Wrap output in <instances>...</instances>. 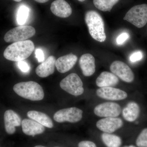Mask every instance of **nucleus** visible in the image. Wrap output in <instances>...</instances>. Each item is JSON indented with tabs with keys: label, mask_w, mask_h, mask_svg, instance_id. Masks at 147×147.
Returning a JSON list of instances; mask_svg holds the SVG:
<instances>
[{
	"label": "nucleus",
	"mask_w": 147,
	"mask_h": 147,
	"mask_svg": "<svg viewBox=\"0 0 147 147\" xmlns=\"http://www.w3.org/2000/svg\"><path fill=\"white\" fill-rule=\"evenodd\" d=\"M29 13L30 9L27 6L21 5L19 7L16 17L18 25L23 26L26 24L29 16Z\"/></svg>",
	"instance_id": "5701e85b"
},
{
	"label": "nucleus",
	"mask_w": 147,
	"mask_h": 147,
	"mask_svg": "<svg viewBox=\"0 0 147 147\" xmlns=\"http://www.w3.org/2000/svg\"><path fill=\"white\" fill-rule=\"evenodd\" d=\"M83 111L76 107L65 108L56 112L54 115V120L57 122H65L75 123L79 121L83 117Z\"/></svg>",
	"instance_id": "0eeeda50"
},
{
	"label": "nucleus",
	"mask_w": 147,
	"mask_h": 147,
	"mask_svg": "<svg viewBox=\"0 0 147 147\" xmlns=\"http://www.w3.org/2000/svg\"><path fill=\"white\" fill-rule=\"evenodd\" d=\"M56 61V58L54 56H50L36 67L37 75L41 78H45L53 74L55 71Z\"/></svg>",
	"instance_id": "f3484780"
},
{
	"label": "nucleus",
	"mask_w": 147,
	"mask_h": 147,
	"mask_svg": "<svg viewBox=\"0 0 147 147\" xmlns=\"http://www.w3.org/2000/svg\"><path fill=\"white\" fill-rule=\"evenodd\" d=\"M137 147H147V128L144 129L140 132L135 142Z\"/></svg>",
	"instance_id": "b1692460"
},
{
	"label": "nucleus",
	"mask_w": 147,
	"mask_h": 147,
	"mask_svg": "<svg viewBox=\"0 0 147 147\" xmlns=\"http://www.w3.org/2000/svg\"><path fill=\"white\" fill-rule=\"evenodd\" d=\"M123 19L137 28H143L147 23V5L143 4L131 7Z\"/></svg>",
	"instance_id": "20e7f679"
},
{
	"label": "nucleus",
	"mask_w": 147,
	"mask_h": 147,
	"mask_svg": "<svg viewBox=\"0 0 147 147\" xmlns=\"http://www.w3.org/2000/svg\"><path fill=\"white\" fill-rule=\"evenodd\" d=\"M34 43L30 40L13 42L6 48L4 57L8 60L18 62L28 58L34 49Z\"/></svg>",
	"instance_id": "f257e3e1"
},
{
	"label": "nucleus",
	"mask_w": 147,
	"mask_h": 147,
	"mask_svg": "<svg viewBox=\"0 0 147 147\" xmlns=\"http://www.w3.org/2000/svg\"><path fill=\"white\" fill-rule=\"evenodd\" d=\"M5 127L7 133L10 135L15 133L16 127L20 126L22 123L20 116L11 110H7L4 115Z\"/></svg>",
	"instance_id": "f8f14e48"
},
{
	"label": "nucleus",
	"mask_w": 147,
	"mask_h": 147,
	"mask_svg": "<svg viewBox=\"0 0 147 147\" xmlns=\"http://www.w3.org/2000/svg\"><path fill=\"white\" fill-rule=\"evenodd\" d=\"M62 89L74 96L84 93V89L82 79L76 73H71L63 79L60 83Z\"/></svg>",
	"instance_id": "39448f33"
},
{
	"label": "nucleus",
	"mask_w": 147,
	"mask_h": 147,
	"mask_svg": "<svg viewBox=\"0 0 147 147\" xmlns=\"http://www.w3.org/2000/svg\"><path fill=\"white\" fill-rule=\"evenodd\" d=\"M14 1L17 2H19L21 1L22 0H13Z\"/></svg>",
	"instance_id": "2f4dec72"
},
{
	"label": "nucleus",
	"mask_w": 147,
	"mask_h": 147,
	"mask_svg": "<svg viewBox=\"0 0 147 147\" xmlns=\"http://www.w3.org/2000/svg\"><path fill=\"white\" fill-rule=\"evenodd\" d=\"M79 64L84 76H90L94 73L96 65L95 59L92 55L90 54L82 55L79 59Z\"/></svg>",
	"instance_id": "dca6fc26"
},
{
	"label": "nucleus",
	"mask_w": 147,
	"mask_h": 147,
	"mask_svg": "<svg viewBox=\"0 0 147 147\" xmlns=\"http://www.w3.org/2000/svg\"><path fill=\"white\" fill-rule=\"evenodd\" d=\"M78 1H79L80 2H84L85 0H78Z\"/></svg>",
	"instance_id": "473e14b6"
},
{
	"label": "nucleus",
	"mask_w": 147,
	"mask_h": 147,
	"mask_svg": "<svg viewBox=\"0 0 147 147\" xmlns=\"http://www.w3.org/2000/svg\"><path fill=\"white\" fill-rule=\"evenodd\" d=\"M110 69L112 73L126 83H131L134 81L133 71L128 65L123 62L115 61L111 64Z\"/></svg>",
	"instance_id": "6e6552de"
},
{
	"label": "nucleus",
	"mask_w": 147,
	"mask_h": 147,
	"mask_svg": "<svg viewBox=\"0 0 147 147\" xmlns=\"http://www.w3.org/2000/svg\"><path fill=\"white\" fill-rule=\"evenodd\" d=\"M100 142L104 147L122 146V139L117 134L102 132L100 134Z\"/></svg>",
	"instance_id": "6ab92c4d"
},
{
	"label": "nucleus",
	"mask_w": 147,
	"mask_h": 147,
	"mask_svg": "<svg viewBox=\"0 0 147 147\" xmlns=\"http://www.w3.org/2000/svg\"><path fill=\"white\" fill-rule=\"evenodd\" d=\"M33 147H47L46 146H43V145H36V146H34Z\"/></svg>",
	"instance_id": "7c9ffc66"
},
{
	"label": "nucleus",
	"mask_w": 147,
	"mask_h": 147,
	"mask_svg": "<svg viewBox=\"0 0 147 147\" xmlns=\"http://www.w3.org/2000/svg\"><path fill=\"white\" fill-rule=\"evenodd\" d=\"M50 9L55 16L61 18H67L71 15L72 9L65 0H56L51 4Z\"/></svg>",
	"instance_id": "2eb2a0df"
},
{
	"label": "nucleus",
	"mask_w": 147,
	"mask_h": 147,
	"mask_svg": "<svg viewBox=\"0 0 147 147\" xmlns=\"http://www.w3.org/2000/svg\"><path fill=\"white\" fill-rule=\"evenodd\" d=\"M119 0H93L96 8L102 11H110Z\"/></svg>",
	"instance_id": "4be33fe9"
},
{
	"label": "nucleus",
	"mask_w": 147,
	"mask_h": 147,
	"mask_svg": "<svg viewBox=\"0 0 147 147\" xmlns=\"http://www.w3.org/2000/svg\"><path fill=\"white\" fill-rule=\"evenodd\" d=\"M36 57L37 59L38 62H43L45 59L44 53L41 49L37 48L35 51Z\"/></svg>",
	"instance_id": "cd10ccee"
},
{
	"label": "nucleus",
	"mask_w": 147,
	"mask_h": 147,
	"mask_svg": "<svg viewBox=\"0 0 147 147\" xmlns=\"http://www.w3.org/2000/svg\"><path fill=\"white\" fill-rule=\"evenodd\" d=\"M78 58L72 53L62 56L56 60L55 66L61 73H64L70 70L77 62Z\"/></svg>",
	"instance_id": "4468645a"
},
{
	"label": "nucleus",
	"mask_w": 147,
	"mask_h": 147,
	"mask_svg": "<svg viewBox=\"0 0 147 147\" xmlns=\"http://www.w3.org/2000/svg\"><path fill=\"white\" fill-rule=\"evenodd\" d=\"M129 36V34L128 33L125 32L121 34L117 37L116 40L117 44L119 45H123L125 41L128 39Z\"/></svg>",
	"instance_id": "a878e982"
},
{
	"label": "nucleus",
	"mask_w": 147,
	"mask_h": 147,
	"mask_svg": "<svg viewBox=\"0 0 147 147\" xmlns=\"http://www.w3.org/2000/svg\"><path fill=\"white\" fill-rule=\"evenodd\" d=\"M34 1L39 3H45L47 2L49 0H34Z\"/></svg>",
	"instance_id": "c85d7f7f"
},
{
	"label": "nucleus",
	"mask_w": 147,
	"mask_h": 147,
	"mask_svg": "<svg viewBox=\"0 0 147 147\" xmlns=\"http://www.w3.org/2000/svg\"><path fill=\"white\" fill-rule=\"evenodd\" d=\"M35 29L31 26H20L11 29L4 37L7 42H15L26 40L34 36Z\"/></svg>",
	"instance_id": "423d86ee"
},
{
	"label": "nucleus",
	"mask_w": 147,
	"mask_h": 147,
	"mask_svg": "<svg viewBox=\"0 0 147 147\" xmlns=\"http://www.w3.org/2000/svg\"><path fill=\"white\" fill-rule=\"evenodd\" d=\"M123 123L119 118L106 117L98 121L97 128L103 132L114 133L123 126Z\"/></svg>",
	"instance_id": "9d476101"
},
{
	"label": "nucleus",
	"mask_w": 147,
	"mask_h": 147,
	"mask_svg": "<svg viewBox=\"0 0 147 147\" xmlns=\"http://www.w3.org/2000/svg\"><path fill=\"white\" fill-rule=\"evenodd\" d=\"M120 105L114 102L100 103L95 107L94 113L96 115L101 117H116L120 115Z\"/></svg>",
	"instance_id": "1a4fd4ad"
},
{
	"label": "nucleus",
	"mask_w": 147,
	"mask_h": 147,
	"mask_svg": "<svg viewBox=\"0 0 147 147\" xmlns=\"http://www.w3.org/2000/svg\"><path fill=\"white\" fill-rule=\"evenodd\" d=\"M143 54L141 51H137L132 53L129 57V60L132 63H135L142 59Z\"/></svg>",
	"instance_id": "393cba45"
},
{
	"label": "nucleus",
	"mask_w": 147,
	"mask_h": 147,
	"mask_svg": "<svg viewBox=\"0 0 147 147\" xmlns=\"http://www.w3.org/2000/svg\"><path fill=\"white\" fill-rule=\"evenodd\" d=\"M85 20L92 37L98 42H104L106 39L104 23L100 14L95 11H88L85 15Z\"/></svg>",
	"instance_id": "f03ea898"
},
{
	"label": "nucleus",
	"mask_w": 147,
	"mask_h": 147,
	"mask_svg": "<svg viewBox=\"0 0 147 147\" xmlns=\"http://www.w3.org/2000/svg\"><path fill=\"white\" fill-rule=\"evenodd\" d=\"M22 131L24 134L29 136L34 137L44 133L45 127L33 120L24 119L21 123Z\"/></svg>",
	"instance_id": "ddd939ff"
},
{
	"label": "nucleus",
	"mask_w": 147,
	"mask_h": 147,
	"mask_svg": "<svg viewBox=\"0 0 147 147\" xmlns=\"http://www.w3.org/2000/svg\"><path fill=\"white\" fill-rule=\"evenodd\" d=\"M18 66L20 70L25 73L29 72L30 69L28 64L25 61H21L18 62Z\"/></svg>",
	"instance_id": "bb28decb"
},
{
	"label": "nucleus",
	"mask_w": 147,
	"mask_h": 147,
	"mask_svg": "<svg viewBox=\"0 0 147 147\" xmlns=\"http://www.w3.org/2000/svg\"><path fill=\"white\" fill-rule=\"evenodd\" d=\"M119 83L117 76L113 73L106 71L100 74L96 81V86L100 88L114 86Z\"/></svg>",
	"instance_id": "a211bd4d"
},
{
	"label": "nucleus",
	"mask_w": 147,
	"mask_h": 147,
	"mask_svg": "<svg viewBox=\"0 0 147 147\" xmlns=\"http://www.w3.org/2000/svg\"><path fill=\"white\" fill-rule=\"evenodd\" d=\"M27 116L30 118L35 121L47 128H52L54 126L53 121L50 117L45 113L31 110L27 113Z\"/></svg>",
	"instance_id": "412c9836"
},
{
	"label": "nucleus",
	"mask_w": 147,
	"mask_h": 147,
	"mask_svg": "<svg viewBox=\"0 0 147 147\" xmlns=\"http://www.w3.org/2000/svg\"><path fill=\"white\" fill-rule=\"evenodd\" d=\"M96 94L100 98L111 100H122L127 96L124 91L112 87L100 88L96 90Z\"/></svg>",
	"instance_id": "9b49d317"
},
{
	"label": "nucleus",
	"mask_w": 147,
	"mask_h": 147,
	"mask_svg": "<svg viewBox=\"0 0 147 147\" xmlns=\"http://www.w3.org/2000/svg\"><path fill=\"white\" fill-rule=\"evenodd\" d=\"M140 111L138 104L136 102L131 101L129 102L123 110V117L127 121L131 122L138 118Z\"/></svg>",
	"instance_id": "aec40b11"
},
{
	"label": "nucleus",
	"mask_w": 147,
	"mask_h": 147,
	"mask_svg": "<svg viewBox=\"0 0 147 147\" xmlns=\"http://www.w3.org/2000/svg\"><path fill=\"white\" fill-rule=\"evenodd\" d=\"M121 147H137L136 146H134L133 145H125V146H122Z\"/></svg>",
	"instance_id": "c756f323"
},
{
	"label": "nucleus",
	"mask_w": 147,
	"mask_h": 147,
	"mask_svg": "<svg viewBox=\"0 0 147 147\" xmlns=\"http://www.w3.org/2000/svg\"><path fill=\"white\" fill-rule=\"evenodd\" d=\"M13 90L19 96L32 101L42 100L44 98L42 87L33 81L18 83L13 86Z\"/></svg>",
	"instance_id": "7ed1b4c3"
},
{
	"label": "nucleus",
	"mask_w": 147,
	"mask_h": 147,
	"mask_svg": "<svg viewBox=\"0 0 147 147\" xmlns=\"http://www.w3.org/2000/svg\"><path fill=\"white\" fill-rule=\"evenodd\" d=\"M53 147H64L63 146H55Z\"/></svg>",
	"instance_id": "72a5a7b5"
}]
</instances>
